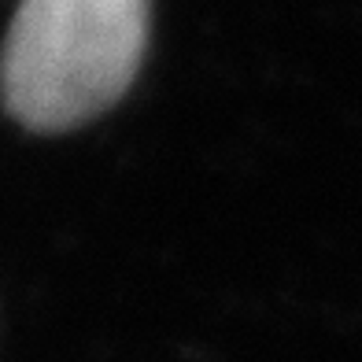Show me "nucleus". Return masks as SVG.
<instances>
[{
  "mask_svg": "<svg viewBox=\"0 0 362 362\" xmlns=\"http://www.w3.org/2000/svg\"><path fill=\"white\" fill-rule=\"evenodd\" d=\"M148 0H19L0 48V100L30 129H71L137 78Z\"/></svg>",
  "mask_w": 362,
  "mask_h": 362,
  "instance_id": "1",
  "label": "nucleus"
}]
</instances>
